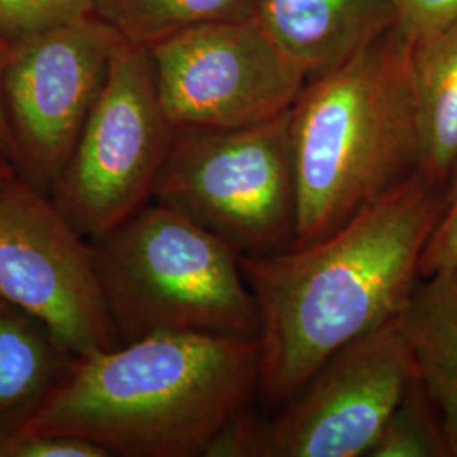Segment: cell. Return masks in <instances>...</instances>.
Segmentation results:
<instances>
[{
  "instance_id": "obj_1",
  "label": "cell",
  "mask_w": 457,
  "mask_h": 457,
  "mask_svg": "<svg viewBox=\"0 0 457 457\" xmlns=\"http://www.w3.org/2000/svg\"><path fill=\"white\" fill-rule=\"evenodd\" d=\"M442 205L444 187L415 173L315 243L241 258L262 317L260 395L270 407L403 313Z\"/></svg>"
},
{
  "instance_id": "obj_2",
  "label": "cell",
  "mask_w": 457,
  "mask_h": 457,
  "mask_svg": "<svg viewBox=\"0 0 457 457\" xmlns=\"http://www.w3.org/2000/svg\"><path fill=\"white\" fill-rule=\"evenodd\" d=\"M260 339L154 334L75 358L17 432L77 437L109 456H204L260 393Z\"/></svg>"
},
{
  "instance_id": "obj_3",
  "label": "cell",
  "mask_w": 457,
  "mask_h": 457,
  "mask_svg": "<svg viewBox=\"0 0 457 457\" xmlns=\"http://www.w3.org/2000/svg\"><path fill=\"white\" fill-rule=\"evenodd\" d=\"M411 46L395 29L322 75L292 107L298 228L311 245L419 173Z\"/></svg>"
},
{
  "instance_id": "obj_4",
  "label": "cell",
  "mask_w": 457,
  "mask_h": 457,
  "mask_svg": "<svg viewBox=\"0 0 457 457\" xmlns=\"http://www.w3.org/2000/svg\"><path fill=\"white\" fill-rule=\"evenodd\" d=\"M94 253L120 344L170 332L260 337L241 254L180 211L146 204L97 237Z\"/></svg>"
},
{
  "instance_id": "obj_5",
  "label": "cell",
  "mask_w": 457,
  "mask_h": 457,
  "mask_svg": "<svg viewBox=\"0 0 457 457\" xmlns=\"http://www.w3.org/2000/svg\"><path fill=\"white\" fill-rule=\"evenodd\" d=\"M153 198L185 213L241 258L294 247L292 109L239 129H175Z\"/></svg>"
},
{
  "instance_id": "obj_6",
  "label": "cell",
  "mask_w": 457,
  "mask_h": 457,
  "mask_svg": "<svg viewBox=\"0 0 457 457\" xmlns=\"http://www.w3.org/2000/svg\"><path fill=\"white\" fill-rule=\"evenodd\" d=\"M173 134L149 51L120 37L53 202L83 237L107 234L154 195Z\"/></svg>"
},
{
  "instance_id": "obj_7",
  "label": "cell",
  "mask_w": 457,
  "mask_h": 457,
  "mask_svg": "<svg viewBox=\"0 0 457 457\" xmlns=\"http://www.w3.org/2000/svg\"><path fill=\"white\" fill-rule=\"evenodd\" d=\"M147 51L175 129L262 124L288 112L309 82L256 16L200 24Z\"/></svg>"
},
{
  "instance_id": "obj_8",
  "label": "cell",
  "mask_w": 457,
  "mask_h": 457,
  "mask_svg": "<svg viewBox=\"0 0 457 457\" xmlns=\"http://www.w3.org/2000/svg\"><path fill=\"white\" fill-rule=\"evenodd\" d=\"M0 298L41 320L77 358L120 345L94 245L21 175L0 183Z\"/></svg>"
},
{
  "instance_id": "obj_9",
  "label": "cell",
  "mask_w": 457,
  "mask_h": 457,
  "mask_svg": "<svg viewBox=\"0 0 457 457\" xmlns=\"http://www.w3.org/2000/svg\"><path fill=\"white\" fill-rule=\"evenodd\" d=\"M119 33L97 14L12 45L4 100L22 179L49 194L105 82Z\"/></svg>"
},
{
  "instance_id": "obj_10",
  "label": "cell",
  "mask_w": 457,
  "mask_h": 457,
  "mask_svg": "<svg viewBox=\"0 0 457 457\" xmlns=\"http://www.w3.org/2000/svg\"><path fill=\"white\" fill-rule=\"evenodd\" d=\"M417 378L400 317L339 349L268 422L270 457H362Z\"/></svg>"
},
{
  "instance_id": "obj_11",
  "label": "cell",
  "mask_w": 457,
  "mask_h": 457,
  "mask_svg": "<svg viewBox=\"0 0 457 457\" xmlns=\"http://www.w3.org/2000/svg\"><path fill=\"white\" fill-rule=\"evenodd\" d=\"M256 17L311 80L390 31L395 9L393 0H260Z\"/></svg>"
},
{
  "instance_id": "obj_12",
  "label": "cell",
  "mask_w": 457,
  "mask_h": 457,
  "mask_svg": "<svg viewBox=\"0 0 457 457\" xmlns=\"http://www.w3.org/2000/svg\"><path fill=\"white\" fill-rule=\"evenodd\" d=\"M400 320L449 457H457V264L420 279Z\"/></svg>"
},
{
  "instance_id": "obj_13",
  "label": "cell",
  "mask_w": 457,
  "mask_h": 457,
  "mask_svg": "<svg viewBox=\"0 0 457 457\" xmlns=\"http://www.w3.org/2000/svg\"><path fill=\"white\" fill-rule=\"evenodd\" d=\"M75 358L41 320L0 298V437L33 419Z\"/></svg>"
},
{
  "instance_id": "obj_14",
  "label": "cell",
  "mask_w": 457,
  "mask_h": 457,
  "mask_svg": "<svg viewBox=\"0 0 457 457\" xmlns=\"http://www.w3.org/2000/svg\"><path fill=\"white\" fill-rule=\"evenodd\" d=\"M419 173L444 187L457 160V19L411 46Z\"/></svg>"
},
{
  "instance_id": "obj_15",
  "label": "cell",
  "mask_w": 457,
  "mask_h": 457,
  "mask_svg": "<svg viewBox=\"0 0 457 457\" xmlns=\"http://www.w3.org/2000/svg\"><path fill=\"white\" fill-rule=\"evenodd\" d=\"M260 0H96V14L132 45L149 48L207 22L256 16Z\"/></svg>"
},
{
  "instance_id": "obj_16",
  "label": "cell",
  "mask_w": 457,
  "mask_h": 457,
  "mask_svg": "<svg viewBox=\"0 0 457 457\" xmlns=\"http://www.w3.org/2000/svg\"><path fill=\"white\" fill-rule=\"evenodd\" d=\"M368 457H449L439 417L419 376L393 410Z\"/></svg>"
},
{
  "instance_id": "obj_17",
  "label": "cell",
  "mask_w": 457,
  "mask_h": 457,
  "mask_svg": "<svg viewBox=\"0 0 457 457\" xmlns=\"http://www.w3.org/2000/svg\"><path fill=\"white\" fill-rule=\"evenodd\" d=\"M90 14L96 0H0V39L14 45Z\"/></svg>"
},
{
  "instance_id": "obj_18",
  "label": "cell",
  "mask_w": 457,
  "mask_h": 457,
  "mask_svg": "<svg viewBox=\"0 0 457 457\" xmlns=\"http://www.w3.org/2000/svg\"><path fill=\"white\" fill-rule=\"evenodd\" d=\"M205 457H270L268 422L249 405L239 410L209 442Z\"/></svg>"
},
{
  "instance_id": "obj_19",
  "label": "cell",
  "mask_w": 457,
  "mask_h": 457,
  "mask_svg": "<svg viewBox=\"0 0 457 457\" xmlns=\"http://www.w3.org/2000/svg\"><path fill=\"white\" fill-rule=\"evenodd\" d=\"M457 264V160L444 185V205L437 226L425 245L420 279Z\"/></svg>"
},
{
  "instance_id": "obj_20",
  "label": "cell",
  "mask_w": 457,
  "mask_h": 457,
  "mask_svg": "<svg viewBox=\"0 0 457 457\" xmlns=\"http://www.w3.org/2000/svg\"><path fill=\"white\" fill-rule=\"evenodd\" d=\"M393 29L410 46L457 19V0H393Z\"/></svg>"
},
{
  "instance_id": "obj_21",
  "label": "cell",
  "mask_w": 457,
  "mask_h": 457,
  "mask_svg": "<svg viewBox=\"0 0 457 457\" xmlns=\"http://www.w3.org/2000/svg\"><path fill=\"white\" fill-rule=\"evenodd\" d=\"M0 457H109L97 444L66 437L14 432L0 437Z\"/></svg>"
},
{
  "instance_id": "obj_22",
  "label": "cell",
  "mask_w": 457,
  "mask_h": 457,
  "mask_svg": "<svg viewBox=\"0 0 457 457\" xmlns=\"http://www.w3.org/2000/svg\"><path fill=\"white\" fill-rule=\"evenodd\" d=\"M12 45L0 39V154L9 158L12 163L16 164L19 170V149H17L16 137L11 128V120L5 109V100H4V70L9 58Z\"/></svg>"
},
{
  "instance_id": "obj_23",
  "label": "cell",
  "mask_w": 457,
  "mask_h": 457,
  "mask_svg": "<svg viewBox=\"0 0 457 457\" xmlns=\"http://www.w3.org/2000/svg\"><path fill=\"white\" fill-rule=\"evenodd\" d=\"M19 175V170L16 164L12 163L9 158H5L4 154H0V183L11 180Z\"/></svg>"
}]
</instances>
